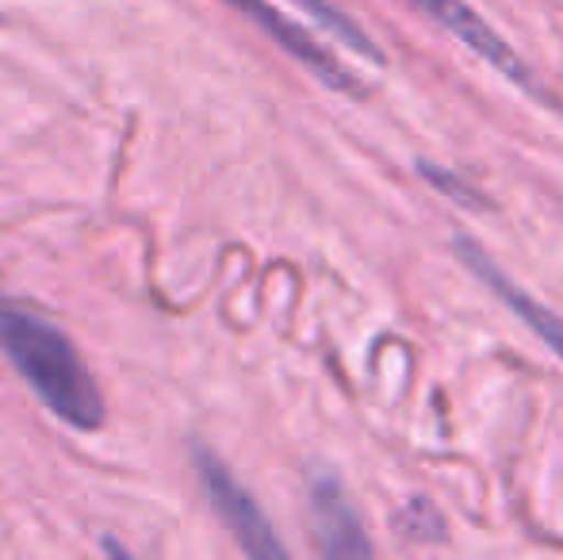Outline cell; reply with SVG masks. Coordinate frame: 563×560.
Masks as SVG:
<instances>
[{
	"label": "cell",
	"mask_w": 563,
	"mask_h": 560,
	"mask_svg": "<svg viewBox=\"0 0 563 560\" xmlns=\"http://www.w3.org/2000/svg\"><path fill=\"white\" fill-rule=\"evenodd\" d=\"M0 353L66 426L81 433H97L104 426V392L97 376L66 330L43 311L0 296Z\"/></svg>",
	"instance_id": "6da1fadb"
},
{
	"label": "cell",
	"mask_w": 563,
	"mask_h": 560,
	"mask_svg": "<svg viewBox=\"0 0 563 560\" xmlns=\"http://www.w3.org/2000/svg\"><path fill=\"white\" fill-rule=\"evenodd\" d=\"M223 4H230L234 12H242L257 31H265L284 54H291L299 66H307V74L319 77L327 89L341 92V97H353V100H364L372 92L361 74H353L334 51H327L311 31L299 28L291 15H284L280 8H273L268 0H223Z\"/></svg>",
	"instance_id": "7a4b0ae2"
},
{
	"label": "cell",
	"mask_w": 563,
	"mask_h": 560,
	"mask_svg": "<svg viewBox=\"0 0 563 560\" xmlns=\"http://www.w3.org/2000/svg\"><path fill=\"white\" fill-rule=\"evenodd\" d=\"M196 469H200V484H203V492H208L216 515L223 518V526L234 534V541L245 549V553L261 557V560L288 557V546L276 538V530L268 526V518H265V510L257 507V499L238 484L234 472H230L216 453L196 449Z\"/></svg>",
	"instance_id": "3957f363"
},
{
	"label": "cell",
	"mask_w": 563,
	"mask_h": 560,
	"mask_svg": "<svg viewBox=\"0 0 563 560\" xmlns=\"http://www.w3.org/2000/svg\"><path fill=\"white\" fill-rule=\"evenodd\" d=\"M407 4L418 8L422 15H430L433 23H441L449 35H456L467 51L479 54L483 62H490L498 74L510 77V81L518 85V89H526L533 100H544V89L537 85V77L529 74L526 62L518 58V51H514V46L506 43L495 28H490V23L483 20L472 4H464V0H407ZM544 105H549V100H544Z\"/></svg>",
	"instance_id": "277c9868"
},
{
	"label": "cell",
	"mask_w": 563,
	"mask_h": 560,
	"mask_svg": "<svg viewBox=\"0 0 563 560\" xmlns=\"http://www.w3.org/2000/svg\"><path fill=\"white\" fill-rule=\"evenodd\" d=\"M452 254H456V262L464 265V270L472 273L475 281L487 284L490 296L503 299V304L510 307V311L518 315V319L526 322V327L533 330V334L541 338V342L563 361V319H560L556 311H552V307H544L541 299L529 296L521 284H514L495 262H490L487 250H483L475 239H467V234H456V239H452Z\"/></svg>",
	"instance_id": "5b68a950"
},
{
	"label": "cell",
	"mask_w": 563,
	"mask_h": 560,
	"mask_svg": "<svg viewBox=\"0 0 563 560\" xmlns=\"http://www.w3.org/2000/svg\"><path fill=\"white\" fill-rule=\"evenodd\" d=\"M307 510H311V534L314 549L322 557L349 560V557H372L368 534H364L361 518H356L353 503H349L345 487L338 484L330 472H319L311 480V495H307Z\"/></svg>",
	"instance_id": "8992f818"
},
{
	"label": "cell",
	"mask_w": 563,
	"mask_h": 560,
	"mask_svg": "<svg viewBox=\"0 0 563 560\" xmlns=\"http://www.w3.org/2000/svg\"><path fill=\"white\" fill-rule=\"evenodd\" d=\"M291 4L303 8V12H311V20L319 23V28L327 31L330 39L345 43L349 51H356L361 58H368L372 66H384V62H387V54L379 51L376 43H372L368 31H364L356 20H349V15L334 4V0H291Z\"/></svg>",
	"instance_id": "52a82bcc"
},
{
	"label": "cell",
	"mask_w": 563,
	"mask_h": 560,
	"mask_svg": "<svg viewBox=\"0 0 563 560\" xmlns=\"http://www.w3.org/2000/svg\"><path fill=\"white\" fill-rule=\"evenodd\" d=\"M418 173H422L426 180H430L433 188H438L441 196H449L452 204H460V208H467V211H490L495 204L487 200V196L479 193L475 185H467L460 173H452V169H445V165H438V162H418Z\"/></svg>",
	"instance_id": "ba28073f"
}]
</instances>
